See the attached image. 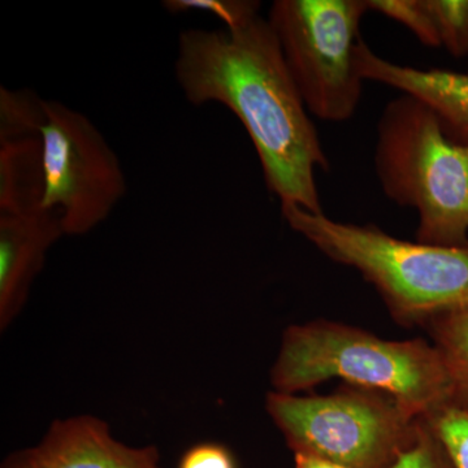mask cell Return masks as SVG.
I'll return each instance as SVG.
<instances>
[{
	"mask_svg": "<svg viewBox=\"0 0 468 468\" xmlns=\"http://www.w3.org/2000/svg\"><path fill=\"white\" fill-rule=\"evenodd\" d=\"M175 75L190 103L218 101L239 117L282 205L322 214L315 172L328 171V159L270 21L260 15L236 29L184 30Z\"/></svg>",
	"mask_w": 468,
	"mask_h": 468,
	"instance_id": "cell-1",
	"label": "cell"
},
{
	"mask_svg": "<svg viewBox=\"0 0 468 468\" xmlns=\"http://www.w3.org/2000/svg\"><path fill=\"white\" fill-rule=\"evenodd\" d=\"M331 378L389 396L418 419L454 405L451 374L435 345L384 340L326 320L286 328L271 371L275 392L297 394Z\"/></svg>",
	"mask_w": 468,
	"mask_h": 468,
	"instance_id": "cell-2",
	"label": "cell"
},
{
	"mask_svg": "<svg viewBox=\"0 0 468 468\" xmlns=\"http://www.w3.org/2000/svg\"><path fill=\"white\" fill-rule=\"evenodd\" d=\"M282 212L325 257L358 271L396 318L428 323L468 306V245L403 241L372 224L340 223L294 203H282Z\"/></svg>",
	"mask_w": 468,
	"mask_h": 468,
	"instance_id": "cell-3",
	"label": "cell"
},
{
	"mask_svg": "<svg viewBox=\"0 0 468 468\" xmlns=\"http://www.w3.org/2000/svg\"><path fill=\"white\" fill-rule=\"evenodd\" d=\"M375 168L390 201L417 209L418 242L468 245V144L452 141L424 101L402 94L385 106Z\"/></svg>",
	"mask_w": 468,
	"mask_h": 468,
	"instance_id": "cell-4",
	"label": "cell"
},
{
	"mask_svg": "<svg viewBox=\"0 0 468 468\" xmlns=\"http://www.w3.org/2000/svg\"><path fill=\"white\" fill-rule=\"evenodd\" d=\"M266 410L294 454L346 468H390L414 441L421 419L374 390L302 397L273 392Z\"/></svg>",
	"mask_w": 468,
	"mask_h": 468,
	"instance_id": "cell-5",
	"label": "cell"
},
{
	"mask_svg": "<svg viewBox=\"0 0 468 468\" xmlns=\"http://www.w3.org/2000/svg\"><path fill=\"white\" fill-rule=\"evenodd\" d=\"M366 12V0H276L270 9L304 106L323 122H347L358 109L365 80L356 51Z\"/></svg>",
	"mask_w": 468,
	"mask_h": 468,
	"instance_id": "cell-6",
	"label": "cell"
},
{
	"mask_svg": "<svg viewBox=\"0 0 468 468\" xmlns=\"http://www.w3.org/2000/svg\"><path fill=\"white\" fill-rule=\"evenodd\" d=\"M43 206L61 218L66 236L103 223L126 193L122 163L84 113L43 101Z\"/></svg>",
	"mask_w": 468,
	"mask_h": 468,
	"instance_id": "cell-7",
	"label": "cell"
},
{
	"mask_svg": "<svg viewBox=\"0 0 468 468\" xmlns=\"http://www.w3.org/2000/svg\"><path fill=\"white\" fill-rule=\"evenodd\" d=\"M66 236L50 208L0 212V331L17 319L51 246Z\"/></svg>",
	"mask_w": 468,
	"mask_h": 468,
	"instance_id": "cell-8",
	"label": "cell"
},
{
	"mask_svg": "<svg viewBox=\"0 0 468 468\" xmlns=\"http://www.w3.org/2000/svg\"><path fill=\"white\" fill-rule=\"evenodd\" d=\"M30 449L39 468H159L155 446L126 445L92 415L58 419Z\"/></svg>",
	"mask_w": 468,
	"mask_h": 468,
	"instance_id": "cell-9",
	"label": "cell"
},
{
	"mask_svg": "<svg viewBox=\"0 0 468 468\" xmlns=\"http://www.w3.org/2000/svg\"><path fill=\"white\" fill-rule=\"evenodd\" d=\"M356 61L363 80L417 97L435 111L452 141L468 144V73L399 66L378 57L362 39Z\"/></svg>",
	"mask_w": 468,
	"mask_h": 468,
	"instance_id": "cell-10",
	"label": "cell"
},
{
	"mask_svg": "<svg viewBox=\"0 0 468 468\" xmlns=\"http://www.w3.org/2000/svg\"><path fill=\"white\" fill-rule=\"evenodd\" d=\"M454 387V405L468 409V306L428 322Z\"/></svg>",
	"mask_w": 468,
	"mask_h": 468,
	"instance_id": "cell-11",
	"label": "cell"
},
{
	"mask_svg": "<svg viewBox=\"0 0 468 468\" xmlns=\"http://www.w3.org/2000/svg\"><path fill=\"white\" fill-rule=\"evenodd\" d=\"M440 45L452 57H468V0H424Z\"/></svg>",
	"mask_w": 468,
	"mask_h": 468,
	"instance_id": "cell-12",
	"label": "cell"
},
{
	"mask_svg": "<svg viewBox=\"0 0 468 468\" xmlns=\"http://www.w3.org/2000/svg\"><path fill=\"white\" fill-rule=\"evenodd\" d=\"M366 5L368 11L378 12L408 27L428 48H441L424 0H366Z\"/></svg>",
	"mask_w": 468,
	"mask_h": 468,
	"instance_id": "cell-13",
	"label": "cell"
},
{
	"mask_svg": "<svg viewBox=\"0 0 468 468\" xmlns=\"http://www.w3.org/2000/svg\"><path fill=\"white\" fill-rule=\"evenodd\" d=\"M162 7L174 15L207 12L223 21L226 29L230 30L260 16L261 3L252 0H165Z\"/></svg>",
	"mask_w": 468,
	"mask_h": 468,
	"instance_id": "cell-14",
	"label": "cell"
},
{
	"mask_svg": "<svg viewBox=\"0 0 468 468\" xmlns=\"http://www.w3.org/2000/svg\"><path fill=\"white\" fill-rule=\"evenodd\" d=\"M455 468H468V410L449 405L427 419Z\"/></svg>",
	"mask_w": 468,
	"mask_h": 468,
	"instance_id": "cell-15",
	"label": "cell"
},
{
	"mask_svg": "<svg viewBox=\"0 0 468 468\" xmlns=\"http://www.w3.org/2000/svg\"><path fill=\"white\" fill-rule=\"evenodd\" d=\"M390 468H455L427 419L419 423L414 441Z\"/></svg>",
	"mask_w": 468,
	"mask_h": 468,
	"instance_id": "cell-16",
	"label": "cell"
},
{
	"mask_svg": "<svg viewBox=\"0 0 468 468\" xmlns=\"http://www.w3.org/2000/svg\"><path fill=\"white\" fill-rule=\"evenodd\" d=\"M178 468H236V463L227 448L206 442L185 452Z\"/></svg>",
	"mask_w": 468,
	"mask_h": 468,
	"instance_id": "cell-17",
	"label": "cell"
},
{
	"mask_svg": "<svg viewBox=\"0 0 468 468\" xmlns=\"http://www.w3.org/2000/svg\"><path fill=\"white\" fill-rule=\"evenodd\" d=\"M2 468H39L34 460L32 449L12 452L3 462Z\"/></svg>",
	"mask_w": 468,
	"mask_h": 468,
	"instance_id": "cell-18",
	"label": "cell"
},
{
	"mask_svg": "<svg viewBox=\"0 0 468 468\" xmlns=\"http://www.w3.org/2000/svg\"><path fill=\"white\" fill-rule=\"evenodd\" d=\"M294 463L295 468H346L334 462L303 454H294Z\"/></svg>",
	"mask_w": 468,
	"mask_h": 468,
	"instance_id": "cell-19",
	"label": "cell"
},
{
	"mask_svg": "<svg viewBox=\"0 0 468 468\" xmlns=\"http://www.w3.org/2000/svg\"><path fill=\"white\" fill-rule=\"evenodd\" d=\"M468 410V409H467Z\"/></svg>",
	"mask_w": 468,
	"mask_h": 468,
	"instance_id": "cell-20",
	"label": "cell"
}]
</instances>
